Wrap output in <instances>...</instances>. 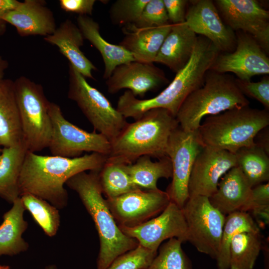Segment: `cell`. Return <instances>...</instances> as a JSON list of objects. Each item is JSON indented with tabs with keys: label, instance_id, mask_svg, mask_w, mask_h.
I'll return each mask as SVG.
<instances>
[{
	"label": "cell",
	"instance_id": "obj_1",
	"mask_svg": "<svg viewBox=\"0 0 269 269\" xmlns=\"http://www.w3.org/2000/svg\"><path fill=\"white\" fill-rule=\"evenodd\" d=\"M106 161L107 155L96 152L68 158L28 151L19 176L20 195L30 194L62 209L68 203V193L64 187L67 181L87 170L100 171Z\"/></svg>",
	"mask_w": 269,
	"mask_h": 269
},
{
	"label": "cell",
	"instance_id": "obj_32",
	"mask_svg": "<svg viewBox=\"0 0 269 269\" xmlns=\"http://www.w3.org/2000/svg\"><path fill=\"white\" fill-rule=\"evenodd\" d=\"M99 180L102 193L107 198L140 189L133 183L123 164L106 162L99 171Z\"/></svg>",
	"mask_w": 269,
	"mask_h": 269
},
{
	"label": "cell",
	"instance_id": "obj_2",
	"mask_svg": "<svg viewBox=\"0 0 269 269\" xmlns=\"http://www.w3.org/2000/svg\"><path fill=\"white\" fill-rule=\"evenodd\" d=\"M219 53L209 40L197 37L189 61L162 91L153 98L139 99L127 90L119 97L116 109L126 119L130 117L135 120L156 108L167 110L176 117L186 98L203 85L206 73Z\"/></svg>",
	"mask_w": 269,
	"mask_h": 269
},
{
	"label": "cell",
	"instance_id": "obj_31",
	"mask_svg": "<svg viewBox=\"0 0 269 269\" xmlns=\"http://www.w3.org/2000/svg\"><path fill=\"white\" fill-rule=\"evenodd\" d=\"M235 155L237 166L252 188L269 182V154L263 149L254 145L240 149Z\"/></svg>",
	"mask_w": 269,
	"mask_h": 269
},
{
	"label": "cell",
	"instance_id": "obj_47",
	"mask_svg": "<svg viewBox=\"0 0 269 269\" xmlns=\"http://www.w3.org/2000/svg\"><path fill=\"white\" fill-rule=\"evenodd\" d=\"M1 149H0V150ZM0 160H1V155H0Z\"/></svg>",
	"mask_w": 269,
	"mask_h": 269
},
{
	"label": "cell",
	"instance_id": "obj_35",
	"mask_svg": "<svg viewBox=\"0 0 269 269\" xmlns=\"http://www.w3.org/2000/svg\"><path fill=\"white\" fill-rule=\"evenodd\" d=\"M169 24L163 0H149L137 20L126 26L125 31L157 27Z\"/></svg>",
	"mask_w": 269,
	"mask_h": 269
},
{
	"label": "cell",
	"instance_id": "obj_11",
	"mask_svg": "<svg viewBox=\"0 0 269 269\" xmlns=\"http://www.w3.org/2000/svg\"><path fill=\"white\" fill-rule=\"evenodd\" d=\"M196 131L186 132L179 126L171 133L167 156L170 159L172 181L166 192L171 202L182 208L189 198L188 184L194 161L202 149Z\"/></svg>",
	"mask_w": 269,
	"mask_h": 269
},
{
	"label": "cell",
	"instance_id": "obj_5",
	"mask_svg": "<svg viewBox=\"0 0 269 269\" xmlns=\"http://www.w3.org/2000/svg\"><path fill=\"white\" fill-rule=\"evenodd\" d=\"M269 125V111L249 106L206 117L196 131L202 147L228 151L255 145L257 134Z\"/></svg>",
	"mask_w": 269,
	"mask_h": 269
},
{
	"label": "cell",
	"instance_id": "obj_22",
	"mask_svg": "<svg viewBox=\"0 0 269 269\" xmlns=\"http://www.w3.org/2000/svg\"><path fill=\"white\" fill-rule=\"evenodd\" d=\"M197 37L185 22L172 24L154 62L162 64L176 73L189 61Z\"/></svg>",
	"mask_w": 269,
	"mask_h": 269
},
{
	"label": "cell",
	"instance_id": "obj_37",
	"mask_svg": "<svg viewBox=\"0 0 269 269\" xmlns=\"http://www.w3.org/2000/svg\"><path fill=\"white\" fill-rule=\"evenodd\" d=\"M157 255L138 245L115 259L106 269H145Z\"/></svg>",
	"mask_w": 269,
	"mask_h": 269
},
{
	"label": "cell",
	"instance_id": "obj_39",
	"mask_svg": "<svg viewBox=\"0 0 269 269\" xmlns=\"http://www.w3.org/2000/svg\"><path fill=\"white\" fill-rule=\"evenodd\" d=\"M253 206L251 211L269 222V183H262L252 189Z\"/></svg>",
	"mask_w": 269,
	"mask_h": 269
},
{
	"label": "cell",
	"instance_id": "obj_42",
	"mask_svg": "<svg viewBox=\"0 0 269 269\" xmlns=\"http://www.w3.org/2000/svg\"><path fill=\"white\" fill-rule=\"evenodd\" d=\"M20 2L16 0H0V36L3 35L6 30L7 23L3 19L4 15L16 7Z\"/></svg>",
	"mask_w": 269,
	"mask_h": 269
},
{
	"label": "cell",
	"instance_id": "obj_7",
	"mask_svg": "<svg viewBox=\"0 0 269 269\" xmlns=\"http://www.w3.org/2000/svg\"><path fill=\"white\" fill-rule=\"evenodd\" d=\"M18 106L22 141L28 151L34 152L48 147L52 134L49 113L50 102L42 86L25 76L14 81Z\"/></svg>",
	"mask_w": 269,
	"mask_h": 269
},
{
	"label": "cell",
	"instance_id": "obj_12",
	"mask_svg": "<svg viewBox=\"0 0 269 269\" xmlns=\"http://www.w3.org/2000/svg\"><path fill=\"white\" fill-rule=\"evenodd\" d=\"M108 207L118 226L139 225L160 214L170 202L166 191L137 189L107 198Z\"/></svg>",
	"mask_w": 269,
	"mask_h": 269
},
{
	"label": "cell",
	"instance_id": "obj_40",
	"mask_svg": "<svg viewBox=\"0 0 269 269\" xmlns=\"http://www.w3.org/2000/svg\"><path fill=\"white\" fill-rule=\"evenodd\" d=\"M170 23L180 24L185 22L186 0H163Z\"/></svg>",
	"mask_w": 269,
	"mask_h": 269
},
{
	"label": "cell",
	"instance_id": "obj_16",
	"mask_svg": "<svg viewBox=\"0 0 269 269\" xmlns=\"http://www.w3.org/2000/svg\"><path fill=\"white\" fill-rule=\"evenodd\" d=\"M186 10L185 22L216 47L220 53L231 52L236 45V35L222 19L212 0H194Z\"/></svg>",
	"mask_w": 269,
	"mask_h": 269
},
{
	"label": "cell",
	"instance_id": "obj_15",
	"mask_svg": "<svg viewBox=\"0 0 269 269\" xmlns=\"http://www.w3.org/2000/svg\"><path fill=\"white\" fill-rule=\"evenodd\" d=\"M236 45L231 52L220 53L210 70L232 73L237 78L251 80L255 76L269 73V58L259 43L250 35L238 31Z\"/></svg>",
	"mask_w": 269,
	"mask_h": 269
},
{
	"label": "cell",
	"instance_id": "obj_26",
	"mask_svg": "<svg viewBox=\"0 0 269 269\" xmlns=\"http://www.w3.org/2000/svg\"><path fill=\"white\" fill-rule=\"evenodd\" d=\"M25 211L19 197L3 214V221L0 225V257L16 255L28 249V244L22 238L28 225L24 219Z\"/></svg>",
	"mask_w": 269,
	"mask_h": 269
},
{
	"label": "cell",
	"instance_id": "obj_19",
	"mask_svg": "<svg viewBox=\"0 0 269 269\" xmlns=\"http://www.w3.org/2000/svg\"><path fill=\"white\" fill-rule=\"evenodd\" d=\"M252 187L238 166L230 169L221 178L211 204L225 216L236 211H252Z\"/></svg>",
	"mask_w": 269,
	"mask_h": 269
},
{
	"label": "cell",
	"instance_id": "obj_29",
	"mask_svg": "<svg viewBox=\"0 0 269 269\" xmlns=\"http://www.w3.org/2000/svg\"><path fill=\"white\" fill-rule=\"evenodd\" d=\"M243 232H260L257 223L249 213L236 211L226 216L220 249L216 260L218 269H229L230 246L233 237Z\"/></svg>",
	"mask_w": 269,
	"mask_h": 269
},
{
	"label": "cell",
	"instance_id": "obj_14",
	"mask_svg": "<svg viewBox=\"0 0 269 269\" xmlns=\"http://www.w3.org/2000/svg\"><path fill=\"white\" fill-rule=\"evenodd\" d=\"M118 226L139 245L155 252L165 240L175 238L182 243L188 241L187 226L182 210L171 201L158 216L143 223L132 227Z\"/></svg>",
	"mask_w": 269,
	"mask_h": 269
},
{
	"label": "cell",
	"instance_id": "obj_20",
	"mask_svg": "<svg viewBox=\"0 0 269 269\" xmlns=\"http://www.w3.org/2000/svg\"><path fill=\"white\" fill-rule=\"evenodd\" d=\"M43 0H25L7 12L3 19L15 27L21 36L52 34L56 29L53 12Z\"/></svg>",
	"mask_w": 269,
	"mask_h": 269
},
{
	"label": "cell",
	"instance_id": "obj_45",
	"mask_svg": "<svg viewBox=\"0 0 269 269\" xmlns=\"http://www.w3.org/2000/svg\"><path fill=\"white\" fill-rule=\"evenodd\" d=\"M44 269H59L55 265H49L45 267Z\"/></svg>",
	"mask_w": 269,
	"mask_h": 269
},
{
	"label": "cell",
	"instance_id": "obj_30",
	"mask_svg": "<svg viewBox=\"0 0 269 269\" xmlns=\"http://www.w3.org/2000/svg\"><path fill=\"white\" fill-rule=\"evenodd\" d=\"M261 248L260 232L238 233L230 246L229 269H253Z\"/></svg>",
	"mask_w": 269,
	"mask_h": 269
},
{
	"label": "cell",
	"instance_id": "obj_46",
	"mask_svg": "<svg viewBox=\"0 0 269 269\" xmlns=\"http://www.w3.org/2000/svg\"><path fill=\"white\" fill-rule=\"evenodd\" d=\"M0 269H10L8 266H0Z\"/></svg>",
	"mask_w": 269,
	"mask_h": 269
},
{
	"label": "cell",
	"instance_id": "obj_4",
	"mask_svg": "<svg viewBox=\"0 0 269 269\" xmlns=\"http://www.w3.org/2000/svg\"><path fill=\"white\" fill-rule=\"evenodd\" d=\"M100 171L79 173L66 182L78 195L91 216L100 240L97 269H106L118 257L137 247L138 242L119 228L102 196L99 180Z\"/></svg>",
	"mask_w": 269,
	"mask_h": 269
},
{
	"label": "cell",
	"instance_id": "obj_21",
	"mask_svg": "<svg viewBox=\"0 0 269 269\" xmlns=\"http://www.w3.org/2000/svg\"><path fill=\"white\" fill-rule=\"evenodd\" d=\"M44 39L57 47L69 64L85 78L94 79L92 71L97 68L81 51L84 38L78 26L71 20L62 22L52 34L44 37Z\"/></svg>",
	"mask_w": 269,
	"mask_h": 269
},
{
	"label": "cell",
	"instance_id": "obj_41",
	"mask_svg": "<svg viewBox=\"0 0 269 269\" xmlns=\"http://www.w3.org/2000/svg\"><path fill=\"white\" fill-rule=\"evenodd\" d=\"M95 0H60L61 8L68 12H74L79 15H91Z\"/></svg>",
	"mask_w": 269,
	"mask_h": 269
},
{
	"label": "cell",
	"instance_id": "obj_23",
	"mask_svg": "<svg viewBox=\"0 0 269 269\" xmlns=\"http://www.w3.org/2000/svg\"><path fill=\"white\" fill-rule=\"evenodd\" d=\"M77 26L84 39L100 52L105 65L103 78L108 79L119 65L135 61L132 54L121 45L106 40L100 32L99 23L88 15H78Z\"/></svg>",
	"mask_w": 269,
	"mask_h": 269
},
{
	"label": "cell",
	"instance_id": "obj_10",
	"mask_svg": "<svg viewBox=\"0 0 269 269\" xmlns=\"http://www.w3.org/2000/svg\"><path fill=\"white\" fill-rule=\"evenodd\" d=\"M49 113L52 134L48 146L52 155L68 158L80 156L84 152L107 155L111 142L103 134L94 131L88 132L67 120L59 105L50 102Z\"/></svg>",
	"mask_w": 269,
	"mask_h": 269
},
{
	"label": "cell",
	"instance_id": "obj_34",
	"mask_svg": "<svg viewBox=\"0 0 269 269\" xmlns=\"http://www.w3.org/2000/svg\"><path fill=\"white\" fill-rule=\"evenodd\" d=\"M182 242L169 239L159 247L158 254L145 269H192V263L181 247Z\"/></svg>",
	"mask_w": 269,
	"mask_h": 269
},
{
	"label": "cell",
	"instance_id": "obj_6",
	"mask_svg": "<svg viewBox=\"0 0 269 269\" xmlns=\"http://www.w3.org/2000/svg\"><path fill=\"white\" fill-rule=\"evenodd\" d=\"M249 104L238 87L235 78L209 70L203 85L186 98L176 118L184 131L195 132L205 117L248 106Z\"/></svg>",
	"mask_w": 269,
	"mask_h": 269
},
{
	"label": "cell",
	"instance_id": "obj_33",
	"mask_svg": "<svg viewBox=\"0 0 269 269\" xmlns=\"http://www.w3.org/2000/svg\"><path fill=\"white\" fill-rule=\"evenodd\" d=\"M20 198L25 210L29 212L45 234L49 237L56 235L60 223L58 209L46 200L30 194H23Z\"/></svg>",
	"mask_w": 269,
	"mask_h": 269
},
{
	"label": "cell",
	"instance_id": "obj_3",
	"mask_svg": "<svg viewBox=\"0 0 269 269\" xmlns=\"http://www.w3.org/2000/svg\"><path fill=\"white\" fill-rule=\"evenodd\" d=\"M179 126L168 110H149L133 123H128L111 142L106 162L129 164L144 155L158 159L167 156L169 137Z\"/></svg>",
	"mask_w": 269,
	"mask_h": 269
},
{
	"label": "cell",
	"instance_id": "obj_38",
	"mask_svg": "<svg viewBox=\"0 0 269 269\" xmlns=\"http://www.w3.org/2000/svg\"><path fill=\"white\" fill-rule=\"evenodd\" d=\"M239 89L246 96L256 99L261 103L265 109L269 110V77L266 76L260 81L252 82L235 78Z\"/></svg>",
	"mask_w": 269,
	"mask_h": 269
},
{
	"label": "cell",
	"instance_id": "obj_25",
	"mask_svg": "<svg viewBox=\"0 0 269 269\" xmlns=\"http://www.w3.org/2000/svg\"><path fill=\"white\" fill-rule=\"evenodd\" d=\"M172 24L147 29L125 31L120 42L136 61L153 63L160 47L171 30Z\"/></svg>",
	"mask_w": 269,
	"mask_h": 269
},
{
	"label": "cell",
	"instance_id": "obj_13",
	"mask_svg": "<svg viewBox=\"0 0 269 269\" xmlns=\"http://www.w3.org/2000/svg\"><path fill=\"white\" fill-rule=\"evenodd\" d=\"M224 23L232 30L251 36L269 51V12L256 0H217L214 2Z\"/></svg>",
	"mask_w": 269,
	"mask_h": 269
},
{
	"label": "cell",
	"instance_id": "obj_44",
	"mask_svg": "<svg viewBox=\"0 0 269 269\" xmlns=\"http://www.w3.org/2000/svg\"><path fill=\"white\" fill-rule=\"evenodd\" d=\"M8 67L7 61L0 55V80L3 79L5 72Z\"/></svg>",
	"mask_w": 269,
	"mask_h": 269
},
{
	"label": "cell",
	"instance_id": "obj_8",
	"mask_svg": "<svg viewBox=\"0 0 269 269\" xmlns=\"http://www.w3.org/2000/svg\"><path fill=\"white\" fill-rule=\"evenodd\" d=\"M68 97L74 101L94 131L114 140L128 122L99 90L92 86L73 66L69 65Z\"/></svg>",
	"mask_w": 269,
	"mask_h": 269
},
{
	"label": "cell",
	"instance_id": "obj_43",
	"mask_svg": "<svg viewBox=\"0 0 269 269\" xmlns=\"http://www.w3.org/2000/svg\"><path fill=\"white\" fill-rule=\"evenodd\" d=\"M254 142L255 145L269 154V131L267 127L261 130L256 135Z\"/></svg>",
	"mask_w": 269,
	"mask_h": 269
},
{
	"label": "cell",
	"instance_id": "obj_24",
	"mask_svg": "<svg viewBox=\"0 0 269 269\" xmlns=\"http://www.w3.org/2000/svg\"><path fill=\"white\" fill-rule=\"evenodd\" d=\"M21 120L14 81L0 80V145L10 147L22 141Z\"/></svg>",
	"mask_w": 269,
	"mask_h": 269
},
{
	"label": "cell",
	"instance_id": "obj_36",
	"mask_svg": "<svg viewBox=\"0 0 269 269\" xmlns=\"http://www.w3.org/2000/svg\"><path fill=\"white\" fill-rule=\"evenodd\" d=\"M149 0H117L109 10L110 20L115 25H130L139 17Z\"/></svg>",
	"mask_w": 269,
	"mask_h": 269
},
{
	"label": "cell",
	"instance_id": "obj_17",
	"mask_svg": "<svg viewBox=\"0 0 269 269\" xmlns=\"http://www.w3.org/2000/svg\"><path fill=\"white\" fill-rule=\"evenodd\" d=\"M237 166L235 154L225 150L203 147L191 170L189 197L198 195L211 197L216 191L222 176Z\"/></svg>",
	"mask_w": 269,
	"mask_h": 269
},
{
	"label": "cell",
	"instance_id": "obj_28",
	"mask_svg": "<svg viewBox=\"0 0 269 269\" xmlns=\"http://www.w3.org/2000/svg\"><path fill=\"white\" fill-rule=\"evenodd\" d=\"M124 168L133 183L141 189H157L159 179H168L172 175L171 162L168 156L153 161L150 156H142L134 163L124 164Z\"/></svg>",
	"mask_w": 269,
	"mask_h": 269
},
{
	"label": "cell",
	"instance_id": "obj_18",
	"mask_svg": "<svg viewBox=\"0 0 269 269\" xmlns=\"http://www.w3.org/2000/svg\"><path fill=\"white\" fill-rule=\"evenodd\" d=\"M168 81L164 72L153 63L134 61L117 66L106 84L112 94L127 89L134 96L143 98L148 92L157 90Z\"/></svg>",
	"mask_w": 269,
	"mask_h": 269
},
{
	"label": "cell",
	"instance_id": "obj_27",
	"mask_svg": "<svg viewBox=\"0 0 269 269\" xmlns=\"http://www.w3.org/2000/svg\"><path fill=\"white\" fill-rule=\"evenodd\" d=\"M28 150L22 141L3 147L0 162V197L12 204L20 197L19 176Z\"/></svg>",
	"mask_w": 269,
	"mask_h": 269
},
{
	"label": "cell",
	"instance_id": "obj_9",
	"mask_svg": "<svg viewBox=\"0 0 269 269\" xmlns=\"http://www.w3.org/2000/svg\"><path fill=\"white\" fill-rule=\"evenodd\" d=\"M188 241L197 250L216 260L226 216L204 196L189 197L183 208Z\"/></svg>",
	"mask_w": 269,
	"mask_h": 269
}]
</instances>
